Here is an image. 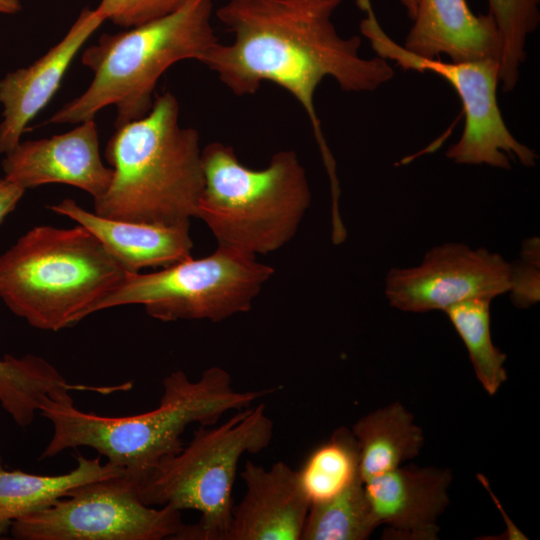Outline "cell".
<instances>
[{"mask_svg":"<svg viewBox=\"0 0 540 540\" xmlns=\"http://www.w3.org/2000/svg\"><path fill=\"white\" fill-rule=\"evenodd\" d=\"M341 2L229 0L216 16L234 39L218 42L202 62L236 96L255 94L263 82H271L299 102L311 122L333 204L339 202V180L315 110L316 89L331 77L345 92H373L394 77L388 60L360 55L359 36L338 33L332 16Z\"/></svg>","mask_w":540,"mask_h":540,"instance_id":"obj_1","label":"cell"},{"mask_svg":"<svg viewBox=\"0 0 540 540\" xmlns=\"http://www.w3.org/2000/svg\"><path fill=\"white\" fill-rule=\"evenodd\" d=\"M277 390H237L230 373L219 366L205 369L197 380L177 370L164 378L158 407L137 415L107 417L79 410L70 389L61 388L45 397L39 407L53 425L41 458L89 447L135 481L183 448L181 436L189 425H215L224 414L249 407Z\"/></svg>","mask_w":540,"mask_h":540,"instance_id":"obj_2","label":"cell"},{"mask_svg":"<svg viewBox=\"0 0 540 540\" xmlns=\"http://www.w3.org/2000/svg\"><path fill=\"white\" fill-rule=\"evenodd\" d=\"M197 130L179 124V103L155 95L143 117L116 127L105 148L113 169L107 191L94 199L99 216L127 222L177 225L196 218L204 186Z\"/></svg>","mask_w":540,"mask_h":540,"instance_id":"obj_3","label":"cell"},{"mask_svg":"<svg viewBox=\"0 0 540 540\" xmlns=\"http://www.w3.org/2000/svg\"><path fill=\"white\" fill-rule=\"evenodd\" d=\"M211 0H188L174 12L116 34H103L83 51L93 72L89 87L46 123L79 124L106 106L116 107L115 127L145 116L161 75L173 64L203 62L219 42L211 24Z\"/></svg>","mask_w":540,"mask_h":540,"instance_id":"obj_4","label":"cell"},{"mask_svg":"<svg viewBox=\"0 0 540 540\" xmlns=\"http://www.w3.org/2000/svg\"><path fill=\"white\" fill-rule=\"evenodd\" d=\"M128 273L84 226H37L0 255V299L31 326L58 331L97 312Z\"/></svg>","mask_w":540,"mask_h":540,"instance_id":"obj_5","label":"cell"},{"mask_svg":"<svg viewBox=\"0 0 540 540\" xmlns=\"http://www.w3.org/2000/svg\"><path fill=\"white\" fill-rule=\"evenodd\" d=\"M204 186L196 218L217 243L257 256L289 243L311 205L306 171L294 150L275 153L263 169L240 162L220 142L202 148Z\"/></svg>","mask_w":540,"mask_h":540,"instance_id":"obj_6","label":"cell"},{"mask_svg":"<svg viewBox=\"0 0 540 540\" xmlns=\"http://www.w3.org/2000/svg\"><path fill=\"white\" fill-rule=\"evenodd\" d=\"M274 424L263 402L235 411L221 424L199 426L188 445L133 481L148 506L195 510L179 540H227L233 486L241 458L269 446Z\"/></svg>","mask_w":540,"mask_h":540,"instance_id":"obj_7","label":"cell"},{"mask_svg":"<svg viewBox=\"0 0 540 540\" xmlns=\"http://www.w3.org/2000/svg\"><path fill=\"white\" fill-rule=\"evenodd\" d=\"M274 272L257 256L218 244L203 258L191 257L150 273L129 272L97 311L140 304L148 315L163 322H221L250 311Z\"/></svg>","mask_w":540,"mask_h":540,"instance_id":"obj_8","label":"cell"},{"mask_svg":"<svg viewBox=\"0 0 540 540\" xmlns=\"http://www.w3.org/2000/svg\"><path fill=\"white\" fill-rule=\"evenodd\" d=\"M360 31L377 56L394 61L404 70L435 73L454 88L462 103L465 125L459 140L446 151L448 159L456 164L499 169H510L511 158L525 167L536 165L537 153L515 138L501 114L497 100L499 60L444 62L416 56L384 32L375 13L367 14Z\"/></svg>","mask_w":540,"mask_h":540,"instance_id":"obj_9","label":"cell"},{"mask_svg":"<svg viewBox=\"0 0 540 540\" xmlns=\"http://www.w3.org/2000/svg\"><path fill=\"white\" fill-rule=\"evenodd\" d=\"M181 511L146 505L124 474L82 484L49 507L15 520L20 540L176 539Z\"/></svg>","mask_w":540,"mask_h":540,"instance_id":"obj_10","label":"cell"},{"mask_svg":"<svg viewBox=\"0 0 540 540\" xmlns=\"http://www.w3.org/2000/svg\"><path fill=\"white\" fill-rule=\"evenodd\" d=\"M511 264L500 254L464 243L431 248L414 267L392 268L385 277L389 304L401 311H444L461 301L508 293Z\"/></svg>","mask_w":540,"mask_h":540,"instance_id":"obj_11","label":"cell"},{"mask_svg":"<svg viewBox=\"0 0 540 540\" xmlns=\"http://www.w3.org/2000/svg\"><path fill=\"white\" fill-rule=\"evenodd\" d=\"M4 177L25 190L62 183L101 197L109 188L113 169L100 157L94 119L50 138L20 142L2 161Z\"/></svg>","mask_w":540,"mask_h":540,"instance_id":"obj_12","label":"cell"},{"mask_svg":"<svg viewBox=\"0 0 540 540\" xmlns=\"http://www.w3.org/2000/svg\"><path fill=\"white\" fill-rule=\"evenodd\" d=\"M240 476L245 493L233 506L227 540H301L310 502L297 471L283 461L266 468L248 460Z\"/></svg>","mask_w":540,"mask_h":540,"instance_id":"obj_13","label":"cell"},{"mask_svg":"<svg viewBox=\"0 0 540 540\" xmlns=\"http://www.w3.org/2000/svg\"><path fill=\"white\" fill-rule=\"evenodd\" d=\"M104 21L95 9H84L63 39L45 55L0 81V153L6 154L20 143L27 124L52 99L72 60Z\"/></svg>","mask_w":540,"mask_h":540,"instance_id":"obj_14","label":"cell"},{"mask_svg":"<svg viewBox=\"0 0 540 540\" xmlns=\"http://www.w3.org/2000/svg\"><path fill=\"white\" fill-rule=\"evenodd\" d=\"M451 472L399 466L363 482L378 525L406 539H436L437 520L449 504Z\"/></svg>","mask_w":540,"mask_h":540,"instance_id":"obj_15","label":"cell"},{"mask_svg":"<svg viewBox=\"0 0 540 540\" xmlns=\"http://www.w3.org/2000/svg\"><path fill=\"white\" fill-rule=\"evenodd\" d=\"M412 21L402 46L416 56L500 62L502 43L492 17L474 14L466 0H418Z\"/></svg>","mask_w":540,"mask_h":540,"instance_id":"obj_16","label":"cell"},{"mask_svg":"<svg viewBox=\"0 0 540 540\" xmlns=\"http://www.w3.org/2000/svg\"><path fill=\"white\" fill-rule=\"evenodd\" d=\"M49 208L88 229L129 272L164 268L192 257L190 222L159 225L113 220L69 198Z\"/></svg>","mask_w":540,"mask_h":540,"instance_id":"obj_17","label":"cell"},{"mask_svg":"<svg viewBox=\"0 0 540 540\" xmlns=\"http://www.w3.org/2000/svg\"><path fill=\"white\" fill-rule=\"evenodd\" d=\"M362 482L382 475L416 457L424 444L422 429L399 402L361 417L352 427Z\"/></svg>","mask_w":540,"mask_h":540,"instance_id":"obj_18","label":"cell"},{"mask_svg":"<svg viewBox=\"0 0 540 540\" xmlns=\"http://www.w3.org/2000/svg\"><path fill=\"white\" fill-rule=\"evenodd\" d=\"M124 470L111 462L77 457V466L62 475L43 476L22 471H0V534L11 524L67 497L74 488L96 480L121 476Z\"/></svg>","mask_w":540,"mask_h":540,"instance_id":"obj_19","label":"cell"},{"mask_svg":"<svg viewBox=\"0 0 540 540\" xmlns=\"http://www.w3.org/2000/svg\"><path fill=\"white\" fill-rule=\"evenodd\" d=\"M66 387L80 389L81 385L68 384L43 358L6 355L0 360V403L19 426L30 425L43 399Z\"/></svg>","mask_w":540,"mask_h":540,"instance_id":"obj_20","label":"cell"},{"mask_svg":"<svg viewBox=\"0 0 540 540\" xmlns=\"http://www.w3.org/2000/svg\"><path fill=\"white\" fill-rule=\"evenodd\" d=\"M491 301L475 297L453 304L443 312L463 341L478 381L492 396L507 380V356L492 340Z\"/></svg>","mask_w":540,"mask_h":540,"instance_id":"obj_21","label":"cell"},{"mask_svg":"<svg viewBox=\"0 0 540 540\" xmlns=\"http://www.w3.org/2000/svg\"><path fill=\"white\" fill-rule=\"evenodd\" d=\"M297 473L310 505L328 501L344 491L360 478L358 448L351 430H335L309 454Z\"/></svg>","mask_w":540,"mask_h":540,"instance_id":"obj_22","label":"cell"},{"mask_svg":"<svg viewBox=\"0 0 540 540\" xmlns=\"http://www.w3.org/2000/svg\"><path fill=\"white\" fill-rule=\"evenodd\" d=\"M377 527L359 478L332 499L310 505L301 540H364Z\"/></svg>","mask_w":540,"mask_h":540,"instance_id":"obj_23","label":"cell"},{"mask_svg":"<svg viewBox=\"0 0 540 540\" xmlns=\"http://www.w3.org/2000/svg\"><path fill=\"white\" fill-rule=\"evenodd\" d=\"M502 43L499 84L505 93L516 87L526 60L528 37L540 23V0H487Z\"/></svg>","mask_w":540,"mask_h":540,"instance_id":"obj_24","label":"cell"},{"mask_svg":"<svg viewBox=\"0 0 540 540\" xmlns=\"http://www.w3.org/2000/svg\"><path fill=\"white\" fill-rule=\"evenodd\" d=\"M508 293L512 303L522 309L529 308L540 299V241L538 237L526 239L519 259L511 263Z\"/></svg>","mask_w":540,"mask_h":540,"instance_id":"obj_25","label":"cell"},{"mask_svg":"<svg viewBox=\"0 0 540 540\" xmlns=\"http://www.w3.org/2000/svg\"><path fill=\"white\" fill-rule=\"evenodd\" d=\"M188 0H101L95 10L104 20L132 28L166 16Z\"/></svg>","mask_w":540,"mask_h":540,"instance_id":"obj_26","label":"cell"},{"mask_svg":"<svg viewBox=\"0 0 540 540\" xmlns=\"http://www.w3.org/2000/svg\"><path fill=\"white\" fill-rule=\"evenodd\" d=\"M25 189L16 183L0 178V223L14 210Z\"/></svg>","mask_w":540,"mask_h":540,"instance_id":"obj_27","label":"cell"},{"mask_svg":"<svg viewBox=\"0 0 540 540\" xmlns=\"http://www.w3.org/2000/svg\"><path fill=\"white\" fill-rule=\"evenodd\" d=\"M479 481L484 485V487L487 489V491L490 492L495 505L502 511L501 514L505 518V523L507 526V530L505 532L506 539H527L525 535L510 521V519L506 516L505 511L503 512V508L500 506V503L497 498H495L494 494L489 489L488 481L482 476L478 475Z\"/></svg>","mask_w":540,"mask_h":540,"instance_id":"obj_28","label":"cell"},{"mask_svg":"<svg viewBox=\"0 0 540 540\" xmlns=\"http://www.w3.org/2000/svg\"><path fill=\"white\" fill-rule=\"evenodd\" d=\"M20 10V0H0V14H15Z\"/></svg>","mask_w":540,"mask_h":540,"instance_id":"obj_29","label":"cell"},{"mask_svg":"<svg viewBox=\"0 0 540 540\" xmlns=\"http://www.w3.org/2000/svg\"><path fill=\"white\" fill-rule=\"evenodd\" d=\"M418 0H401L402 5L405 7L409 18L412 20L417 6Z\"/></svg>","mask_w":540,"mask_h":540,"instance_id":"obj_30","label":"cell"},{"mask_svg":"<svg viewBox=\"0 0 540 540\" xmlns=\"http://www.w3.org/2000/svg\"><path fill=\"white\" fill-rule=\"evenodd\" d=\"M4 468H3V465H2V459H1V455H0V471H2Z\"/></svg>","mask_w":540,"mask_h":540,"instance_id":"obj_31","label":"cell"},{"mask_svg":"<svg viewBox=\"0 0 540 540\" xmlns=\"http://www.w3.org/2000/svg\"><path fill=\"white\" fill-rule=\"evenodd\" d=\"M2 538V535L0 534V539Z\"/></svg>","mask_w":540,"mask_h":540,"instance_id":"obj_32","label":"cell"}]
</instances>
